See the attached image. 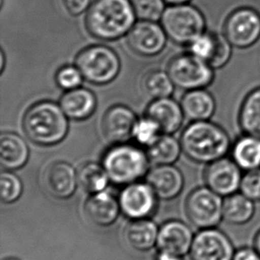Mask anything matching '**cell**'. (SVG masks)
<instances>
[{
    "mask_svg": "<svg viewBox=\"0 0 260 260\" xmlns=\"http://www.w3.org/2000/svg\"><path fill=\"white\" fill-rule=\"evenodd\" d=\"M167 73L176 87L186 91L206 89L215 80L214 69L190 52L174 57Z\"/></svg>",
    "mask_w": 260,
    "mask_h": 260,
    "instance_id": "cell-7",
    "label": "cell"
},
{
    "mask_svg": "<svg viewBox=\"0 0 260 260\" xmlns=\"http://www.w3.org/2000/svg\"><path fill=\"white\" fill-rule=\"evenodd\" d=\"M0 60H1V64H0V71L3 72L4 67H5V62H6V58L4 54L3 51L0 52Z\"/></svg>",
    "mask_w": 260,
    "mask_h": 260,
    "instance_id": "cell-42",
    "label": "cell"
},
{
    "mask_svg": "<svg viewBox=\"0 0 260 260\" xmlns=\"http://www.w3.org/2000/svg\"><path fill=\"white\" fill-rule=\"evenodd\" d=\"M217 41L218 32L205 31L188 46L190 53L209 63V61L214 55Z\"/></svg>",
    "mask_w": 260,
    "mask_h": 260,
    "instance_id": "cell-31",
    "label": "cell"
},
{
    "mask_svg": "<svg viewBox=\"0 0 260 260\" xmlns=\"http://www.w3.org/2000/svg\"><path fill=\"white\" fill-rule=\"evenodd\" d=\"M180 105L184 116L192 122L211 120L217 109L214 95L207 89L186 91L181 99Z\"/></svg>",
    "mask_w": 260,
    "mask_h": 260,
    "instance_id": "cell-20",
    "label": "cell"
},
{
    "mask_svg": "<svg viewBox=\"0 0 260 260\" xmlns=\"http://www.w3.org/2000/svg\"><path fill=\"white\" fill-rule=\"evenodd\" d=\"M223 34L238 49L253 46L260 39V14L251 7H240L225 19Z\"/></svg>",
    "mask_w": 260,
    "mask_h": 260,
    "instance_id": "cell-9",
    "label": "cell"
},
{
    "mask_svg": "<svg viewBox=\"0 0 260 260\" xmlns=\"http://www.w3.org/2000/svg\"><path fill=\"white\" fill-rule=\"evenodd\" d=\"M158 125L153 120L145 117L138 121L134 131V136L139 143L145 146H150L160 136Z\"/></svg>",
    "mask_w": 260,
    "mask_h": 260,
    "instance_id": "cell-33",
    "label": "cell"
},
{
    "mask_svg": "<svg viewBox=\"0 0 260 260\" xmlns=\"http://www.w3.org/2000/svg\"><path fill=\"white\" fill-rule=\"evenodd\" d=\"M166 4H169L170 6L174 5H182V4H188L191 0H165Z\"/></svg>",
    "mask_w": 260,
    "mask_h": 260,
    "instance_id": "cell-41",
    "label": "cell"
},
{
    "mask_svg": "<svg viewBox=\"0 0 260 260\" xmlns=\"http://www.w3.org/2000/svg\"><path fill=\"white\" fill-rule=\"evenodd\" d=\"M254 249L257 250V253L260 255V229L254 238Z\"/></svg>",
    "mask_w": 260,
    "mask_h": 260,
    "instance_id": "cell-40",
    "label": "cell"
},
{
    "mask_svg": "<svg viewBox=\"0 0 260 260\" xmlns=\"http://www.w3.org/2000/svg\"><path fill=\"white\" fill-rule=\"evenodd\" d=\"M181 151L180 142L170 134H164L148 146L147 155L150 162L156 166H168L179 159Z\"/></svg>",
    "mask_w": 260,
    "mask_h": 260,
    "instance_id": "cell-27",
    "label": "cell"
},
{
    "mask_svg": "<svg viewBox=\"0 0 260 260\" xmlns=\"http://www.w3.org/2000/svg\"><path fill=\"white\" fill-rule=\"evenodd\" d=\"M43 182L46 191L55 198L71 197L78 186V173L73 166L65 162H53L46 168Z\"/></svg>",
    "mask_w": 260,
    "mask_h": 260,
    "instance_id": "cell-16",
    "label": "cell"
},
{
    "mask_svg": "<svg viewBox=\"0 0 260 260\" xmlns=\"http://www.w3.org/2000/svg\"><path fill=\"white\" fill-rule=\"evenodd\" d=\"M29 156L26 141L13 133H3L0 136V162L7 170H17L25 166Z\"/></svg>",
    "mask_w": 260,
    "mask_h": 260,
    "instance_id": "cell-22",
    "label": "cell"
},
{
    "mask_svg": "<svg viewBox=\"0 0 260 260\" xmlns=\"http://www.w3.org/2000/svg\"><path fill=\"white\" fill-rule=\"evenodd\" d=\"M148 155L135 146L118 144L106 153L102 166L116 185L136 182L148 172Z\"/></svg>",
    "mask_w": 260,
    "mask_h": 260,
    "instance_id": "cell-4",
    "label": "cell"
},
{
    "mask_svg": "<svg viewBox=\"0 0 260 260\" xmlns=\"http://www.w3.org/2000/svg\"><path fill=\"white\" fill-rule=\"evenodd\" d=\"M184 116L181 105L169 97L155 100L147 109V117L153 120L165 134H174L179 130Z\"/></svg>",
    "mask_w": 260,
    "mask_h": 260,
    "instance_id": "cell-18",
    "label": "cell"
},
{
    "mask_svg": "<svg viewBox=\"0 0 260 260\" xmlns=\"http://www.w3.org/2000/svg\"><path fill=\"white\" fill-rule=\"evenodd\" d=\"M191 260H233L236 250L232 242L219 229H202L193 237Z\"/></svg>",
    "mask_w": 260,
    "mask_h": 260,
    "instance_id": "cell-10",
    "label": "cell"
},
{
    "mask_svg": "<svg viewBox=\"0 0 260 260\" xmlns=\"http://www.w3.org/2000/svg\"><path fill=\"white\" fill-rule=\"evenodd\" d=\"M21 179L10 172H3L0 178V197L6 204H12L17 201L22 193Z\"/></svg>",
    "mask_w": 260,
    "mask_h": 260,
    "instance_id": "cell-32",
    "label": "cell"
},
{
    "mask_svg": "<svg viewBox=\"0 0 260 260\" xmlns=\"http://www.w3.org/2000/svg\"><path fill=\"white\" fill-rule=\"evenodd\" d=\"M134 12L139 21H161L166 11L165 0H132Z\"/></svg>",
    "mask_w": 260,
    "mask_h": 260,
    "instance_id": "cell-30",
    "label": "cell"
},
{
    "mask_svg": "<svg viewBox=\"0 0 260 260\" xmlns=\"http://www.w3.org/2000/svg\"><path fill=\"white\" fill-rule=\"evenodd\" d=\"M237 120L243 134L260 138V86L252 89L243 98Z\"/></svg>",
    "mask_w": 260,
    "mask_h": 260,
    "instance_id": "cell-26",
    "label": "cell"
},
{
    "mask_svg": "<svg viewBox=\"0 0 260 260\" xmlns=\"http://www.w3.org/2000/svg\"><path fill=\"white\" fill-rule=\"evenodd\" d=\"M156 197L148 183H132L120 193L121 211L133 219L146 218L155 211Z\"/></svg>",
    "mask_w": 260,
    "mask_h": 260,
    "instance_id": "cell-13",
    "label": "cell"
},
{
    "mask_svg": "<svg viewBox=\"0 0 260 260\" xmlns=\"http://www.w3.org/2000/svg\"><path fill=\"white\" fill-rule=\"evenodd\" d=\"M243 173L230 156H225L206 166L204 183L210 189L225 198L239 192Z\"/></svg>",
    "mask_w": 260,
    "mask_h": 260,
    "instance_id": "cell-11",
    "label": "cell"
},
{
    "mask_svg": "<svg viewBox=\"0 0 260 260\" xmlns=\"http://www.w3.org/2000/svg\"><path fill=\"white\" fill-rule=\"evenodd\" d=\"M180 144L184 154L190 160L207 166L228 156L233 141L224 127L207 120L188 124L181 134Z\"/></svg>",
    "mask_w": 260,
    "mask_h": 260,
    "instance_id": "cell-1",
    "label": "cell"
},
{
    "mask_svg": "<svg viewBox=\"0 0 260 260\" xmlns=\"http://www.w3.org/2000/svg\"><path fill=\"white\" fill-rule=\"evenodd\" d=\"M233 47L232 44L229 42L223 33H218V41L214 55L209 61L211 67L217 71L226 66L232 57Z\"/></svg>",
    "mask_w": 260,
    "mask_h": 260,
    "instance_id": "cell-34",
    "label": "cell"
},
{
    "mask_svg": "<svg viewBox=\"0 0 260 260\" xmlns=\"http://www.w3.org/2000/svg\"><path fill=\"white\" fill-rule=\"evenodd\" d=\"M78 184L88 193L102 192L109 184V178L104 167L96 162H87L78 173Z\"/></svg>",
    "mask_w": 260,
    "mask_h": 260,
    "instance_id": "cell-28",
    "label": "cell"
},
{
    "mask_svg": "<svg viewBox=\"0 0 260 260\" xmlns=\"http://www.w3.org/2000/svg\"><path fill=\"white\" fill-rule=\"evenodd\" d=\"M167 39L162 25L156 21H138L127 34L131 49L141 56H155L161 53Z\"/></svg>",
    "mask_w": 260,
    "mask_h": 260,
    "instance_id": "cell-12",
    "label": "cell"
},
{
    "mask_svg": "<svg viewBox=\"0 0 260 260\" xmlns=\"http://www.w3.org/2000/svg\"><path fill=\"white\" fill-rule=\"evenodd\" d=\"M233 260H260V255L255 249L243 247L236 250Z\"/></svg>",
    "mask_w": 260,
    "mask_h": 260,
    "instance_id": "cell-38",
    "label": "cell"
},
{
    "mask_svg": "<svg viewBox=\"0 0 260 260\" xmlns=\"http://www.w3.org/2000/svg\"><path fill=\"white\" fill-rule=\"evenodd\" d=\"M160 21L168 39L180 46H190L206 31L204 14L189 3L166 7Z\"/></svg>",
    "mask_w": 260,
    "mask_h": 260,
    "instance_id": "cell-5",
    "label": "cell"
},
{
    "mask_svg": "<svg viewBox=\"0 0 260 260\" xmlns=\"http://www.w3.org/2000/svg\"><path fill=\"white\" fill-rule=\"evenodd\" d=\"M240 192L256 204L260 203V168L243 173Z\"/></svg>",
    "mask_w": 260,
    "mask_h": 260,
    "instance_id": "cell-35",
    "label": "cell"
},
{
    "mask_svg": "<svg viewBox=\"0 0 260 260\" xmlns=\"http://www.w3.org/2000/svg\"><path fill=\"white\" fill-rule=\"evenodd\" d=\"M223 202L224 198L208 186H199L186 198V216L197 229H213L223 220Z\"/></svg>",
    "mask_w": 260,
    "mask_h": 260,
    "instance_id": "cell-8",
    "label": "cell"
},
{
    "mask_svg": "<svg viewBox=\"0 0 260 260\" xmlns=\"http://www.w3.org/2000/svg\"><path fill=\"white\" fill-rule=\"evenodd\" d=\"M137 20L132 0H93L85 24L95 39L113 41L127 36Z\"/></svg>",
    "mask_w": 260,
    "mask_h": 260,
    "instance_id": "cell-2",
    "label": "cell"
},
{
    "mask_svg": "<svg viewBox=\"0 0 260 260\" xmlns=\"http://www.w3.org/2000/svg\"><path fill=\"white\" fill-rule=\"evenodd\" d=\"M155 260H183L182 257H179L174 254L168 253V252H164V251H159Z\"/></svg>",
    "mask_w": 260,
    "mask_h": 260,
    "instance_id": "cell-39",
    "label": "cell"
},
{
    "mask_svg": "<svg viewBox=\"0 0 260 260\" xmlns=\"http://www.w3.org/2000/svg\"><path fill=\"white\" fill-rule=\"evenodd\" d=\"M27 137L40 146H53L63 141L69 132L68 116L60 106L52 102L36 103L23 117Z\"/></svg>",
    "mask_w": 260,
    "mask_h": 260,
    "instance_id": "cell-3",
    "label": "cell"
},
{
    "mask_svg": "<svg viewBox=\"0 0 260 260\" xmlns=\"http://www.w3.org/2000/svg\"><path fill=\"white\" fill-rule=\"evenodd\" d=\"M230 157L243 172L260 168V138L243 134L233 142Z\"/></svg>",
    "mask_w": 260,
    "mask_h": 260,
    "instance_id": "cell-24",
    "label": "cell"
},
{
    "mask_svg": "<svg viewBox=\"0 0 260 260\" xmlns=\"http://www.w3.org/2000/svg\"><path fill=\"white\" fill-rule=\"evenodd\" d=\"M193 237L192 230L186 223L171 220L159 229L156 245L159 251L183 257L189 252Z\"/></svg>",
    "mask_w": 260,
    "mask_h": 260,
    "instance_id": "cell-15",
    "label": "cell"
},
{
    "mask_svg": "<svg viewBox=\"0 0 260 260\" xmlns=\"http://www.w3.org/2000/svg\"><path fill=\"white\" fill-rule=\"evenodd\" d=\"M138 120L132 109L125 106H114L106 112L102 120V130L108 141L121 144L134 136Z\"/></svg>",
    "mask_w": 260,
    "mask_h": 260,
    "instance_id": "cell-14",
    "label": "cell"
},
{
    "mask_svg": "<svg viewBox=\"0 0 260 260\" xmlns=\"http://www.w3.org/2000/svg\"><path fill=\"white\" fill-rule=\"evenodd\" d=\"M83 78L78 68L73 66L61 68L56 75L57 84L68 91L79 87L83 82Z\"/></svg>",
    "mask_w": 260,
    "mask_h": 260,
    "instance_id": "cell-36",
    "label": "cell"
},
{
    "mask_svg": "<svg viewBox=\"0 0 260 260\" xmlns=\"http://www.w3.org/2000/svg\"><path fill=\"white\" fill-rule=\"evenodd\" d=\"M4 260H20L18 259V258H14V257H9V258H6V259Z\"/></svg>",
    "mask_w": 260,
    "mask_h": 260,
    "instance_id": "cell-43",
    "label": "cell"
},
{
    "mask_svg": "<svg viewBox=\"0 0 260 260\" xmlns=\"http://www.w3.org/2000/svg\"><path fill=\"white\" fill-rule=\"evenodd\" d=\"M174 86L169 74L161 71L148 72L142 80L145 93L155 100L170 97L173 94Z\"/></svg>",
    "mask_w": 260,
    "mask_h": 260,
    "instance_id": "cell-29",
    "label": "cell"
},
{
    "mask_svg": "<svg viewBox=\"0 0 260 260\" xmlns=\"http://www.w3.org/2000/svg\"><path fill=\"white\" fill-rule=\"evenodd\" d=\"M96 104L95 95L90 90L82 87L65 92L60 101V108L65 115L76 121L90 117L94 112Z\"/></svg>",
    "mask_w": 260,
    "mask_h": 260,
    "instance_id": "cell-21",
    "label": "cell"
},
{
    "mask_svg": "<svg viewBox=\"0 0 260 260\" xmlns=\"http://www.w3.org/2000/svg\"><path fill=\"white\" fill-rule=\"evenodd\" d=\"M256 213V203L241 192L225 197L223 202V220L231 225H245Z\"/></svg>",
    "mask_w": 260,
    "mask_h": 260,
    "instance_id": "cell-25",
    "label": "cell"
},
{
    "mask_svg": "<svg viewBox=\"0 0 260 260\" xmlns=\"http://www.w3.org/2000/svg\"><path fill=\"white\" fill-rule=\"evenodd\" d=\"M155 196L162 200H171L181 193L185 183L182 173L175 166H156L146 178Z\"/></svg>",
    "mask_w": 260,
    "mask_h": 260,
    "instance_id": "cell-17",
    "label": "cell"
},
{
    "mask_svg": "<svg viewBox=\"0 0 260 260\" xmlns=\"http://www.w3.org/2000/svg\"><path fill=\"white\" fill-rule=\"evenodd\" d=\"M76 67L86 81L102 85L109 84L117 77L121 62L118 55L110 47L95 45L78 53Z\"/></svg>",
    "mask_w": 260,
    "mask_h": 260,
    "instance_id": "cell-6",
    "label": "cell"
},
{
    "mask_svg": "<svg viewBox=\"0 0 260 260\" xmlns=\"http://www.w3.org/2000/svg\"><path fill=\"white\" fill-rule=\"evenodd\" d=\"M64 9L71 16H78L86 13L91 7V0H60Z\"/></svg>",
    "mask_w": 260,
    "mask_h": 260,
    "instance_id": "cell-37",
    "label": "cell"
},
{
    "mask_svg": "<svg viewBox=\"0 0 260 260\" xmlns=\"http://www.w3.org/2000/svg\"><path fill=\"white\" fill-rule=\"evenodd\" d=\"M120 204L112 194L106 192L92 193L85 204L88 219L96 225H112L119 216Z\"/></svg>",
    "mask_w": 260,
    "mask_h": 260,
    "instance_id": "cell-19",
    "label": "cell"
},
{
    "mask_svg": "<svg viewBox=\"0 0 260 260\" xmlns=\"http://www.w3.org/2000/svg\"><path fill=\"white\" fill-rule=\"evenodd\" d=\"M158 232L157 225L151 220L134 219L124 229V239L134 250L148 251L157 243Z\"/></svg>",
    "mask_w": 260,
    "mask_h": 260,
    "instance_id": "cell-23",
    "label": "cell"
}]
</instances>
